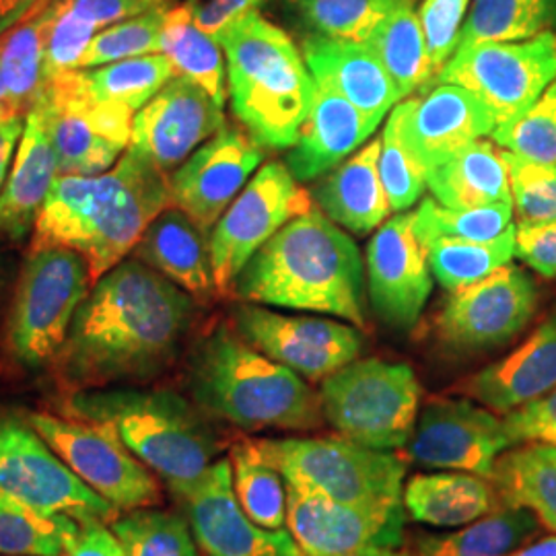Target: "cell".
<instances>
[{
	"mask_svg": "<svg viewBox=\"0 0 556 556\" xmlns=\"http://www.w3.org/2000/svg\"><path fill=\"white\" fill-rule=\"evenodd\" d=\"M197 301L137 258L108 270L80 303L52 369L73 392L144 383L178 357Z\"/></svg>",
	"mask_w": 556,
	"mask_h": 556,
	"instance_id": "cell-1",
	"label": "cell"
},
{
	"mask_svg": "<svg viewBox=\"0 0 556 556\" xmlns=\"http://www.w3.org/2000/svg\"><path fill=\"white\" fill-rule=\"evenodd\" d=\"M172 206L169 176L135 147L100 176H59L36 220L34 248H71L89 262L91 287L137 248Z\"/></svg>",
	"mask_w": 556,
	"mask_h": 556,
	"instance_id": "cell-2",
	"label": "cell"
},
{
	"mask_svg": "<svg viewBox=\"0 0 556 556\" xmlns=\"http://www.w3.org/2000/svg\"><path fill=\"white\" fill-rule=\"evenodd\" d=\"M357 243L321 211L289 220L243 266V303L316 312L365 326V275Z\"/></svg>",
	"mask_w": 556,
	"mask_h": 556,
	"instance_id": "cell-3",
	"label": "cell"
},
{
	"mask_svg": "<svg viewBox=\"0 0 556 556\" xmlns=\"http://www.w3.org/2000/svg\"><path fill=\"white\" fill-rule=\"evenodd\" d=\"M188 388L206 417L243 431H316L326 420L319 394L301 376L260 353L227 324L194 344Z\"/></svg>",
	"mask_w": 556,
	"mask_h": 556,
	"instance_id": "cell-4",
	"label": "cell"
},
{
	"mask_svg": "<svg viewBox=\"0 0 556 556\" xmlns=\"http://www.w3.org/2000/svg\"><path fill=\"white\" fill-rule=\"evenodd\" d=\"M233 116L264 149H291L316 98L303 54L280 27L250 11L215 36Z\"/></svg>",
	"mask_w": 556,
	"mask_h": 556,
	"instance_id": "cell-5",
	"label": "cell"
},
{
	"mask_svg": "<svg viewBox=\"0 0 556 556\" xmlns=\"http://www.w3.org/2000/svg\"><path fill=\"white\" fill-rule=\"evenodd\" d=\"M62 410L116 433L169 491L202 477L219 456V438L206 415L172 390L116 386L73 392Z\"/></svg>",
	"mask_w": 556,
	"mask_h": 556,
	"instance_id": "cell-6",
	"label": "cell"
},
{
	"mask_svg": "<svg viewBox=\"0 0 556 556\" xmlns=\"http://www.w3.org/2000/svg\"><path fill=\"white\" fill-rule=\"evenodd\" d=\"M260 454L287 486L346 505L386 507L402 501L406 464L394 452H379L340 438L258 439Z\"/></svg>",
	"mask_w": 556,
	"mask_h": 556,
	"instance_id": "cell-7",
	"label": "cell"
},
{
	"mask_svg": "<svg viewBox=\"0 0 556 556\" xmlns=\"http://www.w3.org/2000/svg\"><path fill=\"white\" fill-rule=\"evenodd\" d=\"M319 402L324 418L340 438L396 452L413 438L420 383L406 363L361 358L321 381Z\"/></svg>",
	"mask_w": 556,
	"mask_h": 556,
	"instance_id": "cell-8",
	"label": "cell"
},
{
	"mask_svg": "<svg viewBox=\"0 0 556 556\" xmlns=\"http://www.w3.org/2000/svg\"><path fill=\"white\" fill-rule=\"evenodd\" d=\"M91 291L87 258L71 248H34L7 319V349L25 369L52 365Z\"/></svg>",
	"mask_w": 556,
	"mask_h": 556,
	"instance_id": "cell-9",
	"label": "cell"
},
{
	"mask_svg": "<svg viewBox=\"0 0 556 556\" xmlns=\"http://www.w3.org/2000/svg\"><path fill=\"white\" fill-rule=\"evenodd\" d=\"M0 493L79 526H112L122 516L77 478L27 417L15 413H0Z\"/></svg>",
	"mask_w": 556,
	"mask_h": 556,
	"instance_id": "cell-10",
	"label": "cell"
},
{
	"mask_svg": "<svg viewBox=\"0 0 556 556\" xmlns=\"http://www.w3.org/2000/svg\"><path fill=\"white\" fill-rule=\"evenodd\" d=\"M56 153L60 176H100L132 140L135 112L85 93L71 71L46 80L31 108Z\"/></svg>",
	"mask_w": 556,
	"mask_h": 556,
	"instance_id": "cell-11",
	"label": "cell"
},
{
	"mask_svg": "<svg viewBox=\"0 0 556 556\" xmlns=\"http://www.w3.org/2000/svg\"><path fill=\"white\" fill-rule=\"evenodd\" d=\"M556 80V34L544 31L519 41H484L459 48L435 83L468 89L495 122L521 116Z\"/></svg>",
	"mask_w": 556,
	"mask_h": 556,
	"instance_id": "cell-12",
	"label": "cell"
},
{
	"mask_svg": "<svg viewBox=\"0 0 556 556\" xmlns=\"http://www.w3.org/2000/svg\"><path fill=\"white\" fill-rule=\"evenodd\" d=\"M27 420L77 478L119 514L160 505V480L110 429L52 413H29Z\"/></svg>",
	"mask_w": 556,
	"mask_h": 556,
	"instance_id": "cell-13",
	"label": "cell"
},
{
	"mask_svg": "<svg viewBox=\"0 0 556 556\" xmlns=\"http://www.w3.org/2000/svg\"><path fill=\"white\" fill-rule=\"evenodd\" d=\"M312 211L309 194L299 188L287 165L270 161L239 192L211 231V266L217 293L233 291L243 266L289 220Z\"/></svg>",
	"mask_w": 556,
	"mask_h": 556,
	"instance_id": "cell-14",
	"label": "cell"
},
{
	"mask_svg": "<svg viewBox=\"0 0 556 556\" xmlns=\"http://www.w3.org/2000/svg\"><path fill=\"white\" fill-rule=\"evenodd\" d=\"M536 305L534 280L507 264L452 293L439 312L438 334L443 344L462 353L493 351L530 324Z\"/></svg>",
	"mask_w": 556,
	"mask_h": 556,
	"instance_id": "cell-15",
	"label": "cell"
},
{
	"mask_svg": "<svg viewBox=\"0 0 556 556\" xmlns=\"http://www.w3.org/2000/svg\"><path fill=\"white\" fill-rule=\"evenodd\" d=\"M233 328L260 353L309 381L326 379L357 361L363 337L357 328L332 319L282 316L258 303L233 309Z\"/></svg>",
	"mask_w": 556,
	"mask_h": 556,
	"instance_id": "cell-16",
	"label": "cell"
},
{
	"mask_svg": "<svg viewBox=\"0 0 556 556\" xmlns=\"http://www.w3.org/2000/svg\"><path fill=\"white\" fill-rule=\"evenodd\" d=\"M404 503L346 505L287 486V530L301 556H361L404 542Z\"/></svg>",
	"mask_w": 556,
	"mask_h": 556,
	"instance_id": "cell-17",
	"label": "cell"
},
{
	"mask_svg": "<svg viewBox=\"0 0 556 556\" xmlns=\"http://www.w3.org/2000/svg\"><path fill=\"white\" fill-rule=\"evenodd\" d=\"M511 450L503 418L466 397H435L417 418L406 454L427 468L491 478L498 456Z\"/></svg>",
	"mask_w": 556,
	"mask_h": 556,
	"instance_id": "cell-18",
	"label": "cell"
},
{
	"mask_svg": "<svg viewBox=\"0 0 556 556\" xmlns=\"http://www.w3.org/2000/svg\"><path fill=\"white\" fill-rule=\"evenodd\" d=\"M172 493L206 556H301L287 528L266 530L245 516L229 459H217L202 477Z\"/></svg>",
	"mask_w": 556,
	"mask_h": 556,
	"instance_id": "cell-19",
	"label": "cell"
},
{
	"mask_svg": "<svg viewBox=\"0 0 556 556\" xmlns=\"http://www.w3.org/2000/svg\"><path fill=\"white\" fill-rule=\"evenodd\" d=\"M390 119L404 151L425 176L497 126L475 93L450 83L420 89L415 98L397 103Z\"/></svg>",
	"mask_w": 556,
	"mask_h": 556,
	"instance_id": "cell-20",
	"label": "cell"
},
{
	"mask_svg": "<svg viewBox=\"0 0 556 556\" xmlns=\"http://www.w3.org/2000/svg\"><path fill=\"white\" fill-rule=\"evenodd\" d=\"M262 161L264 147L245 130L225 124L169 176L172 204L204 233L213 231Z\"/></svg>",
	"mask_w": 556,
	"mask_h": 556,
	"instance_id": "cell-21",
	"label": "cell"
},
{
	"mask_svg": "<svg viewBox=\"0 0 556 556\" xmlns=\"http://www.w3.org/2000/svg\"><path fill=\"white\" fill-rule=\"evenodd\" d=\"M223 126L219 103L194 80L176 75L135 114L130 147L169 176Z\"/></svg>",
	"mask_w": 556,
	"mask_h": 556,
	"instance_id": "cell-22",
	"label": "cell"
},
{
	"mask_svg": "<svg viewBox=\"0 0 556 556\" xmlns=\"http://www.w3.org/2000/svg\"><path fill=\"white\" fill-rule=\"evenodd\" d=\"M369 299L379 318L396 330L417 324L433 280L427 252L415 233V213H402L379 227L367 245Z\"/></svg>",
	"mask_w": 556,
	"mask_h": 556,
	"instance_id": "cell-23",
	"label": "cell"
},
{
	"mask_svg": "<svg viewBox=\"0 0 556 556\" xmlns=\"http://www.w3.org/2000/svg\"><path fill=\"white\" fill-rule=\"evenodd\" d=\"M301 54L316 87L351 101L374 124L396 108V85L367 43L314 34L303 40Z\"/></svg>",
	"mask_w": 556,
	"mask_h": 556,
	"instance_id": "cell-24",
	"label": "cell"
},
{
	"mask_svg": "<svg viewBox=\"0 0 556 556\" xmlns=\"http://www.w3.org/2000/svg\"><path fill=\"white\" fill-rule=\"evenodd\" d=\"M555 388L556 307L514 353L480 369L462 386L468 396L501 417Z\"/></svg>",
	"mask_w": 556,
	"mask_h": 556,
	"instance_id": "cell-25",
	"label": "cell"
},
{
	"mask_svg": "<svg viewBox=\"0 0 556 556\" xmlns=\"http://www.w3.org/2000/svg\"><path fill=\"white\" fill-rule=\"evenodd\" d=\"M376 130L378 124L361 114L351 101L318 87L285 165L298 181L321 178L353 155Z\"/></svg>",
	"mask_w": 556,
	"mask_h": 556,
	"instance_id": "cell-26",
	"label": "cell"
},
{
	"mask_svg": "<svg viewBox=\"0 0 556 556\" xmlns=\"http://www.w3.org/2000/svg\"><path fill=\"white\" fill-rule=\"evenodd\" d=\"M59 161L38 112L29 110L25 130L0 190V236L21 243L36 229V220L59 178Z\"/></svg>",
	"mask_w": 556,
	"mask_h": 556,
	"instance_id": "cell-27",
	"label": "cell"
},
{
	"mask_svg": "<svg viewBox=\"0 0 556 556\" xmlns=\"http://www.w3.org/2000/svg\"><path fill=\"white\" fill-rule=\"evenodd\" d=\"M132 254L192 298L208 299L217 293L208 239L174 204L147 227Z\"/></svg>",
	"mask_w": 556,
	"mask_h": 556,
	"instance_id": "cell-28",
	"label": "cell"
},
{
	"mask_svg": "<svg viewBox=\"0 0 556 556\" xmlns=\"http://www.w3.org/2000/svg\"><path fill=\"white\" fill-rule=\"evenodd\" d=\"M379 153L381 139L371 140L314 190L319 211L357 236L374 231L392 213L379 174Z\"/></svg>",
	"mask_w": 556,
	"mask_h": 556,
	"instance_id": "cell-29",
	"label": "cell"
},
{
	"mask_svg": "<svg viewBox=\"0 0 556 556\" xmlns=\"http://www.w3.org/2000/svg\"><path fill=\"white\" fill-rule=\"evenodd\" d=\"M404 509L418 523L459 528L489 516L501 505L491 478L470 472H438L410 478L402 493Z\"/></svg>",
	"mask_w": 556,
	"mask_h": 556,
	"instance_id": "cell-30",
	"label": "cell"
},
{
	"mask_svg": "<svg viewBox=\"0 0 556 556\" xmlns=\"http://www.w3.org/2000/svg\"><path fill=\"white\" fill-rule=\"evenodd\" d=\"M427 188L447 208H478L495 202H514L509 178L495 144L475 140L445 163L431 169Z\"/></svg>",
	"mask_w": 556,
	"mask_h": 556,
	"instance_id": "cell-31",
	"label": "cell"
},
{
	"mask_svg": "<svg viewBox=\"0 0 556 556\" xmlns=\"http://www.w3.org/2000/svg\"><path fill=\"white\" fill-rule=\"evenodd\" d=\"M491 480L503 505L530 509L556 534V447L546 443L516 445L501 454Z\"/></svg>",
	"mask_w": 556,
	"mask_h": 556,
	"instance_id": "cell-32",
	"label": "cell"
},
{
	"mask_svg": "<svg viewBox=\"0 0 556 556\" xmlns=\"http://www.w3.org/2000/svg\"><path fill=\"white\" fill-rule=\"evenodd\" d=\"M178 75L165 54L118 60L93 68H75L71 77L91 98L139 112Z\"/></svg>",
	"mask_w": 556,
	"mask_h": 556,
	"instance_id": "cell-33",
	"label": "cell"
},
{
	"mask_svg": "<svg viewBox=\"0 0 556 556\" xmlns=\"http://www.w3.org/2000/svg\"><path fill=\"white\" fill-rule=\"evenodd\" d=\"M56 15V2L48 0L31 15L0 36V73L9 96L29 114L43 87V56L50 25Z\"/></svg>",
	"mask_w": 556,
	"mask_h": 556,
	"instance_id": "cell-34",
	"label": "cell"
},
{
	"mask_svg": "<svg viewBox=\"0 0 556 556\" xmlns=\"http://www.w3.org/2000/svg\"><path fill=\"white\" fill-rule=\"evenodd\" d=\"M538 528L540 521L530 509L501 503L493 514L464 526L456 534L422 540L417 556H509L534 536Z\"/></svg>",
	"mask_w": 556,
	"mask_h": 556,
	"instance_id": "cell-35",
	"label": "cell"
},
{
	"mask_svg": "<svg viewBox=\"0 0 556 556\" xmlns=\"http://www.w3.org/2000/svg\"><path fill=\"white\" fill-rule=\"evenodd\" d=\"M365 43L388 71L390 79L396 85L400 100L429 87L435 79L422 25L418 13L413 11V4L400 7L390 13Z\"/></svg>",
	"mask_w": 556,
	"mask_h": 556,
	"instance_id": "cell-36",
	"label": "cell"
},
{
	"mask_svg": "<svg viewBox=\"0 0 556 556\" xmlns=\"http://www.w3.org/2000/svg\"><path fill=\"white\" fill-rule=\"evenodd\" d=\"M161 54L174 62L178 75L194 80L213 100L225 105L227 64L219 41L192 21L188 9H167L161 31Z\"/></svg>",
	"mask_w": 556,
	"mask_h": 556,
	"instance_id": "cell-37",
	"label": "cell"
},
{
	"mask_svg": "<svg viewBox=\"0 0 556 556\" xmlns=\"http://www.w3.org/2000/svg\"><path fill=\"white\" fill-rule=\"evenodd\" d=\"M555 27L556 0H475L457 50L484 41L530 40Z\"/></svg>",
	"mask_w": 556,
	"mask_h": 556,
	"instance_id": "cell-38",
	"label": "cell"
},
{
	"mask_svg": "<svg viewBox=\"0 0 556 556\" xmlns=\"http://www.w3.org/2000/svg\"><path fill=\"white\" fill-rule=\"evenodd\" d=\"M233 491L241 509L260 528H287V482L260 454L256 441L243 439L231 447Z\"/></svg>",
	"mask_w": 556,
	"mask_h": 556,
	"instance_id": "cell-39",
	"label": "cell"
},
{
	"mask_svg": "<svg viewBox=\"0 0 556 556\" xmlns=\"http://www.w3.org/2000/svg\"><path fill=\"white\" fill-rule=\"evenodd\" d=\"M79 532L71 517L43 514L0 493V556H62Z\"/></svg>",
	"mask_w": 556,
	"mask_h": 556,
	"instance_id": "cell-40",
	"label": "cell"
},
{
	"mask_svg": "<svg viewBox=\"0 0 556 556\" xmlns=\"http://www.w3.org/2000/svg\"><path fill=\"white\" fill-rule=\"evenodd\" d=\"M517 227L491 241H457L438 239L425 248L429 266L447 291H457L493 275L516 256Z\"/></svg>",
	"mask_w": 556,
	"mask_h": 556,
	"instance_id": "cell-41",
	"label": "cell"
},
{
	"mask_svg": "<svg viewBox=\"0 0 556 556\" xmlns=\"http://www.w3.org/2000/svg\"><path fill=\"white\" fill-rule=\"evenodd\" d=\"M514 202H495L478 208H447L435 199H425L415 213V233L422 248L438 239L491 241L514 223Z\"/></svg>",
	"mask_w": 556,
	"mask_h": 556,
	"instance_id": "cell-42",
	"label": "cell"
},
{
	"mask_svg": "<svg viewBox=\"0 0 556 556\" xmlns=\"http://www.w3.org/2000/svg\"><path fill=\"white\" fill-rule=\"evenodd\" d=\"M289 4L319 36L365 43L390 13L415 0H289Z\"/></svg>",
	"mask_w": 556,
	"mask_h": 556,
	"instance_id": "cell-43",
	"label": "cell"
},
{
	"mask_svg": "<svg viewBox=\"0 0 556 556\" xmlns=\"http://www.w3.org/2000/svg\"><path fill=\"white\" fill-rule=\"evenodd\" d=\"M112 530L128 556H200L188 519L172 511L153 507L126 511Z\"/></svg>",
	"mask_w": 556,
	"mask_h": 556,
	"instance_id": "cell-44",
	"label": "cell"
},
{
	"mask_svg": "<svg viewBox=\"0 0 556 556\" xmlns=\"http://www.w3.org/2000/svg\"><path fill=\"white\" fill-rule=\"evenodd\" d=\"M501 149L536 163H556V80L521 116L491 132Z\"/></svg>",
	"mask_w": 556,
	"mask_h": 556,
	"instance_id": "cell-45",
	"label": "cell"
},
{
	"mask_svg": "<svg viewBox=\"0 0 556 556\" xmlns=\"http://www.w3.org/2000/svg\"><path fill=\"white\" fill-rule=\"evenodd\" d=\"M167 9L169 4L155 7L132 20L119 21L116 25L98 31L85 56L80 59L79 68H93L118 60L161 54V31Z\"/></svg>",
	"mask_w": 556,
	"mask_h": 556,
	"instance_id": "cell-46",
	"label": "cell"
},
{
	"mask_svg": "<svg viewBox=\"0 0 556 556\" xmlns=\"http://www.w3.org/2000/svg\"><path fill=\"white\" fill-rule=\"evenodd\" d=\"M516 206L517 225L536 227L556 223V163L521 160L498 151Z\"/></svg>",
	"mask_w": 556,
	"mask_h": 556,
	"instance_id": "cell-47",
	"label": "cell"
},
{
	"mask_svg": "<svg viewBox=\"0 0 556 556\" xmlns=\"http://www.w3.org/2000/svg\"><path fill=\"white\" fill-rule=\"evenodd\" d=\"M56 2V15L48 31L43 56V83L66 71L79 68L89 43L98 36V27L77 15L64 0Z\"/></svg>",
	"mask_w": 556,
	"mask_h": 556,
	"instance_id": "cell-48",
	"label": "cell"
},
{
	"mask_svg": "<svg viewBox=\"0 0 556 556\" xmlns=\"http://www.w3.org/2000/svg\"><path fill=\"white\" fill-rule=\"evenodd\" d=\"M379 174L388 194L390 208L406 211L417 202L422 190L427 188L425 174L418 169L417 163L404 151L402 142L397 139L396 128L392 119L388 118L383 137H381V153H379Z\"/></svg>",
	"mask_w": 556,
	"mask_h": 556,
	"instance_id": "cell-49",
	"label": "cell"
},
{
	"mask_svg": "<svg viewBox=\"0 0 556 556\" xmlns=\"http://www.w3.org/2000/svg\"><path fill=\"white\" fill-rule=\"evenodd\" d=\"M468 4L470 0H422L418 9V20L422 25L425 43L435 77L456 54L462 36V21L468 11Z\"/></svg>",
	"mask_w": 556,
	"mask_h": 556,
	"instance_id": "cell-50",
	"label": "cell"
},
{
	"mask_svg": "<svg viewBox=\"0 0 556 556\" xmlns=\"http://www.w3.org/2000/svg\"><path fill=\"white\" fill-rule=\"evenodd\" d=\"M501 418L511 447L526 443H546L556 447V388Z\"/></svg>",
	"mask_w": 556,
	"mask_h": 556,
	"instance_id": "cell-51",
	"label": "cell"
},
{
	"mask_svg": "<svg viewBox=\"0 0 556 556\" xmlns=\"http://www.w3.org/2000/svg\"><path fill=\"white\" fill-rule=\"evenodd\" d=\"M516 256L542 277L556 278V223L536 227L517 225Z\"/></svg>",
	"mask_w": 556,
	"mask_h": 556,
	"instance_id": "cell-52",
	"label": "cell"
},
{
	"mask_svg": "<svg viewBox=\"0 0 556 556\" xmlns=\"http://www.w3.org/2000/svg\"><path fill=\"white\" fill-rule=\"evenodd\" d=\"M268 2L270 0H186L184 7L200 29L215 38L231 21L250 11H258Z\"/></svg>",
	"mask_w": 556,
	"mask_h": 556,
	"instance_id": "cell-53",
	"label": "cell"
},
{
	"mask_svg": "<svg viewBox=\"0 0 556 556\" xmlns=\"http://www.w3.org/2000/svg\"><path fill=\"white\" fill-rule=\"evenodd\" d=\"M83 20L93 23L98 29L116 25L119 21L132 20L155 7L157 0H64Z\"/></svg>",
	"mask_w": 556,
	"mask_h": 556,
	"instance_id": "cell-54",
	"label": "cell"
},
{
	"mask_svg": "<svg viewBox=\"0 0 556 556\" xmlns=\"http://www.w3.org/2000/svg\"><path fill=\"white\" fill-rule=\"evenodd\" d=\"M62 556H128L112 526L89 523L80 526L79 536Z\"/></svg>",
	"mask_w": 556,
	"mask_h": 556,
	"instance_id": "cell-55",
	"label": "cell"
},
{
	"mask_svg": "<svg viewBox=\"0 0 556 556\" xmlns=\"http://www.w3.org/2000/svg\"><path fill=\"white\" fill-rule=\"evenodd\" d=\"M25 130V116L0 119V190L9 178L11 165L15 161V149L20 147Z\"/></svg>",
	"mask_w": 556,
	"mask_h": 556,
	"instance_id": "cell-56",
	"label": "cell"
},
{
	"mask_svg": "<svg viewBox=\"0 0 556 556\" xmlns=\"http://www.w3.org/2000/svg\"><path fill=\"white\" fill-rule=\"evenodd\" d=\"M48 0H0V36L31 15Z\"/></svg>",
	"mask_w": 556,
	"mask_h": 556,
	"instance_id": "cell-57",
	"label": "cell"
},
{
	"mask_svg": "<svg viewBox=\"0 0 556 556\" xmlns=\"http://www.w3.org/2000/svg\"><path fill=\"white\" fill-rule=\"evenodd\" d=\"M509 556H556V534L542 538L534 544H523L521 548H517L516 553H511Z\"/></svg>",
	"mask_w": 556,
	"mask_h": 556,
	"instance_id": "cell-58",
	"label": "cell"
},
{
	"mask_svg": "<svg viewBox=\"0 0 556 556\" xmlns=\"http://www.w3.org/2000/svg\"><path fill=\"white\" fill-rule=\"evenodd\" d=\"M17 116H25V114H21L20 108L9 96V89H7L2 73H0V119L17 118Z\"/></svg>",
	"mask_w": 556,
	"mask_h": 556,
	"instance_id": "cell-59",
	"label": "cell"
},
{
	"mask_svg": "<svg viewBox=\"0 0 556 556\" xmlns=\"http://www.w3.org/2000/svg\"><path fill=\"white\" fill-rule=\"evenodd\" d=\"M361 556H413L406 555V553H400V551H392V548H381V551H371V553H367V555Z\"/></svg>",
	"mask_w": 556,
	"mask_h": 556,
	"instance_id": "cell-60",
	"label": "cell"
},
{
	"mask_svg": "<svg viewBox=\"0 0 556 556\" xmlns=\"http://www.w3.org/2000/svg\"><path fill=\"white\" fill-rule=\"evenodd\" d=\"M4 280H7V262H4V252H2V245H0V293L4 289Z\"/></svg>",
	"mask_w": 556,
	"mask_h": 556,
	"instance_id": "cell-61",
	"label": "cell"
},
{
	"mask_svg": "<svg viewBox=\"0 0 556 556\" xmlns=\"http://www.w3.org/2000/svg\"><path fill=\"white\" fill-rule=\"evenodd\" d=\"M157 2H161V4H167V2H169V0H157Z\"/></svg>",
	"mask_w": 556,
	"mask_h": 556,
	"instance_id": "cell-62",
	"label": "cell"
}]
</instances>
